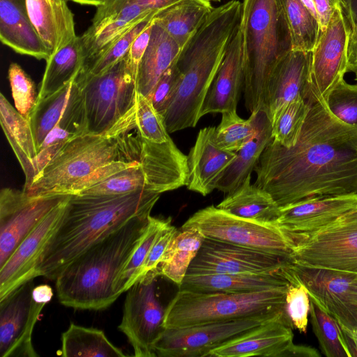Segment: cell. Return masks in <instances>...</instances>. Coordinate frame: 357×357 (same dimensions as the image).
I'll return each mask as SVG.
<instances>
[{"label":"cell","mask_w":357,"mask_h":357,"mask_svg":"<svg viewBox=\"0 0 357 357\" xmlns=\"http://www.w3.org/2000/svg\"><path fill=\"white\" fill-rule=\"evenodd\" d=\"M259 110L251 113L248 119H241L236 110L222 113L221 121L215 128V140L224 150L236 152L257 132Z\"/></svg>","instance_id":"b9f144b4"},{"label":"cell","mask_w":357,"mask_h":357,"mask_svg":"<svg viewBox=\"0 0 357 357\" xmlns=\"http://www.w3.org/2000/svg\"><path fill=\"white\" fill-rule=\"evenodd\" d=\"M46 62L37 101L57 92L77 77L84 62L80 36L51 55Z\"/></svg>","instance_id":"e575fe53"},{"label":"cell","mask_w":357,"mask_h":357,"mask_svg":"<svg viewBox=\"0 0 357 357\" xmlns=\"http://www.w3.org/2000/svg\"><path fill=\"white\" fill-rule=\"evenodd\" d=\"M310 296V319L321 352L326 357H351L338 321Z\"/></svg>","instance_id":"74e56055"},{"label":"cell","mask_w":357,"mask_h":357,"mask_svg":"<svg viewBox=\"0 0 357 357\" xmlns=\"http://www.w3.org/2000/svg\"><path fill=\"white\" fill-rule=\"evenodd\" d=\"M0 123L25 176L23 190H26L36 178L35 161L37 149L29 119L14 108L0 94Z\"/></svg>","instance_id":"f1b7e54d"},{"label":"cell","mask_w":357,"mask_h":357,"mask_svg":"<svg viewBox=\"0 0 357 357\" xmlns=\"http://www.w3.org/2000/svg\"><path fill=\"white\" fill-rule=\"evenodd\" d=\"M182 228L199 229L205 238L273 254L292 261L295 243L275 222L241 218L213 205L190 216Z\"/></svg>","instance_id":"ba28073f"},{"label":"cell","mask_w":357,"mask_h":357,"mask_svg":"<svg viewBox=\"0 0 357 357\" xmlns=\"http://www.w3.org/2000/svg\"><path fill=\"white\" fill-rule=\"evenodd\" d=\"M291 261L357 274V211L298 243Z\"/></svg>","instance_id":"7c38bea8"},{"label":"cell","mask_w":357,"mask_h":357,"mask_svg":"<svg viewBox=\"0 0 357 357\" xmlns=\"http://www.w3.org/2000/svg\"><path fill=\"white\" fill-rule=\"evenodd\" d=\"M206 1H209V2H211H211H213V1L218 2V1H220L221 0H206Z\"/></svg>","instance_id":"e7e4bbea"},{"label":"cell","mask_w":357,"mask_h":357,"mask_svg":"<svg viewBox=\"0 0 357 357\" xmlns=\"http://www.w3.org/2000/svg\"><path fill=\"white\" fill-rule=\"evenodd\" d=\"M321 355L314 347L296 345L294 343L284 352L283 357H319Z\"/></svg>","instance_id":"11a10c76"},{"label":"cell","mask_w":357,"mask_h":357,"mask_svg":"<svg viewBox=\"0 0 357 357\" xmlns=\"http://www.w3.org/2000/svg\"><path fill=\"white\" fill-rule=\"evenodd\" d=\"M313 1L321 33L326 29L334 10L339 6L342 9L344 0H313Z\"/></svg>","instance_id":"f5cc1de1"},{"label":"cell","mask_w":357,"mask_h":357,"mask_svg":"<svg viewBox=\"0 0 357 357\" xmlns=\"http://www.w3.org/2000/svg\"><path fill=\"white\" fill-rule=\"evenodd\" d=\"M68 0H26L30 20L50 56L77 36Z\"/></svg>","instance_id":"484cf974"},{"label":"cell","mask_w":357,"mask_h":357,"mask_svg":"<svg viewBox=\"0 0 357 357\" xmlns=\"http://www.w3.org/2000/svg\"><path fill=\"white\" fill-rule=\"evenodd\" d=\"M342 11L349 22L351 36L357 32V0H344Z\"/></svg>","instance_id":"db71d44e"},{"label":"cell","mask_w":357,"mask_h":357,"mask_svg":"<svg viewBox=\"0 0 357 357\" xmlns=\"http://www.w3.org/2000/svg\"><path fill=\"white\" fill-rule=\"evenodd\" d=\"M356 293H357V278H356Z\"/></svg>","instance_id":"03108f58"},{"label":"cell","mask_w":357,"mask_h":357,"mask_svg":"<svg viewBox=\"0 0 357 357\" xmlns=\"http://www.w3.org/2000/svg\"><path fill=\"white\" fill-rule=\"evenodd\" d=\"M160 195L146 190L115 195H70L63 217L41 256L36 277L54 281L93 244L135 215L151 212Z\"/></svg>","instance_id":"7a4b0ae2"},{"label":"cell","mask_w":357,"mask_h":357,"mask_svg":"<svg viewBox=\"0 0 357 357\" xmlns=\"http://www.w3.org/2000/svg\"><path fill=\"white\" fill-rule=\"evenodd\" d=\"M70 195L33 197L23 190L0 192V267L33 228Z\"/></svg>","instance_id":"5bb4252c"},{"label":"cell","mask_w":357,"mask_h":357,"mask_svg":"<svg viewBox=\"0 0 357 357\" xmlns=\"http://www.w3.org/2000/svg\"><path fill=\"white\" fill-rule=\"evenodd\" d=\"M286 314L279 312L183 328H164L154 344L156 356L205 357L213 349Z\"/></svg>","instance_id":"8fae6325"},{"label":"cell","mask_w":357,"mask_h":357,"mask_svg":"<svg viewBox=\"0 0 357 357\" xmlns=\"http://www.w3.org/2000/svg\"><path fill=\"white\" fill-rule=\"evenodd\" d=\"M340 328L351 357H357V328L350 330L342 326H340Z\"/></svg>","instance_id":"680465c9"},{"label":"cell","mask_w":357,"mask_h":357,"mask_svg":"<svg viewBox=\"0 0 357 357\" xmlns=\"http://www.w3.org/2000/svg\"><path fill=\"white\" fill-rule=\"evenodd\" d=\"M86 132L88 121L84 97L73 81L68 102L61 118L38 150L35 161L36 177L68 142Z\"/></svg>","instance_id":"83f0119b"},{"label":"cell","mask_w":357,"mask_h":357,"mask_svg":"<svg viewBox=\"0 0 357 357\" xmlns=\"http://www.w3.org/2000/svg\"><path fill=\"white\" fill-rule=\"evenodd\" d=\"M176 231L177 229L171 222L160 230L141 269L139 278L158 267L169 243Z\"/></svg>","instance_id":"f907efd6"},{"label":"cell","mask_w":357,"mask_h":357,"mask_svg":"<svg viewBox=\"0 0 357 357\" xmlns=\"http://www.w3.org/2000/svg\"><path fill=\"white\" fill-rule=\"evenodd\" d=\"M284 274L290 282L285 295L284 312L293 328L305 333L308 324L310 301L307 287L290 268H284Z\"/></svg>","instance_id":"ee69618b"},{"label":"cell","mask_w":357,"mask_h":357,"mask_svg":"<svg viewBox=\"0 0 357 357\" xmlns=\"http://www.w3.org/2000/svg\"><path fill=\"white\" fill-rule=\"evenodd\" d=\"M159 267L146 273L128 289L119 329L127 337L136 357L156 356L154 344L164 330L165 309L158 293Z\"/></svg>","instance_id":"30bf717a"},{"label":"cell","mask_w":357,"mask_h":357,"mask_svg":"<svg viewBox=\"0 0 357 357\" xmlns=\"http://www.w3.org/2000/svg\"><path fill=\"white\" fill-rule=\"evenodd\" d=\"M288 286L238 294L179 289L166 306L163 327L183 328L285 312Z\"/></svg>","instance_id":"52a82bcc"},{"label":"cell","mask_w":357,"mask_h":357,"mask_svg":"<svg viewBox=\"0 0 357 357\" xmlns=\"http://www.w3.org/2000/svg\"><path fill=\"white\" fill-rule=\"evenodd\" d=\"M52 296V289L47 284H41L34 287L32 291L33 300L40 303L47 304L51 301Z\"/></svg>","instance_id":"6f0895ef"},{"label":"cell","mask_w":357,"mask_h":357,"mask_svg":"<svg viewBox=\"0 0 357 357\" xmlns=\"http://www.w3.org/2000/svg\"><path fill=\"white\" fill-rule=\"evenodd\" d=\"M240 27L245 105L250 113L264 109L270 75L290 50L288 26L277 0H243Z\"/></svg>","instance_id":"8992f818"},{"label":"cell","mask_w":357,"mask_h":357,"mask_svg":"<svg viewBox=\"0 0 357 357\" xmlns=\"http://www.w3.org/2000/svg\"><path fill=\"white\" fill-rule=\"evenodd\" d=\"M289 284L282 269L263 274H186L178 288L200 293L238 294L280 288Z\"/></svg>","instance_id":"4316f807"},{"label":"cell","mask_w":357,"mask_h":357,"mask_svg":"<svg viewBox=\"0 0 357 357\" xmlns=\"http://www.w3.org/2000/svg\"><path fill=\"white\" fill-rule=\"evenodd\" d=\"M312 51L290 50L277 63L268 81L265 107L271 123L290 102L309 98Z\"/></svg>","instance_id":"ffe728a7"},{"label":"cell","mask_w":357,"mask_h":357,"mask_svg":"<svg viewBox=\"0 0 357 357\" xmlns=\"http://www.w3.org/2000/svg\"><path fill=\"white\" fill-rule=\"evenodd\" d=\"M288 26L291 50L312 51L321 34L317 18L301 0H277Z\"/></svg>","instance_id":"8d00e7d4"},{"label":"cell","mask_w":357,"mask_h":357,"mask_svg":"<svg viewBox=\"0 0 357 357\" xmlns=\"http://www.w3.org/2000/svg\"><path fill=\"white\" fill-rule=\"evenodd\" d=\"M141 148L135 105L107 131L88 132L68 142L24 191L33 197L73 195L82 181L104 165L139 161Z\"/></svg>","instance_id":"5b68a950"},{"label":"cell","mask_w":357,"mask_h":357,"mask_svg":"<svg viewBox=\"0 0 357 357\" xmlns=\"http://www.w3.org/2000/svg\"><path fill=\"white\" fill-rule=\"evenodd\" d=\"M146 189V179L140 162L118 172L82 191V195H115ZM78 195V194H77Z\"/></svg>","instance_id":"f6af8a7d"},{"label":"cell","mask_w":357,"mask_h":357,"mask_svg":"<svg viewBox=\"0 0 357 357\" xmlns=\"http://www.w3.org/2000/svg\"><path fill=\"white\" fill-rule=\"evenodd\" d=\"M0 39L17 53L46 61L50 56L30 20L26 0H0Z\"/></svg>","instance_id":"d4e9b609"},{"label":"cell","mask_w":357,"mask_h":357,"mask_svg":"<svg viewBox=\"0 0 357 357\" xmlns=\"http://www.w3.org/2000/svg\"><path fill=\"white\" fill-rule=\"evenodd\" d=\"M241 3L213 8L175 60L181 77L162 117L168 132L195 127L230 38L240 22Z\"/></svg>","instance_id":"3957f363"},{"label":"cell","mask_w":357,"mask_h":357,"mask_svg":"<svg viewBox=\"0 0 357 357\" xmlns=\"http://www.w3.org/2000/svg\"><path fill=\"white\" fill-rule=\"evenodd\" d=\"M74 81L84 97L89 132L107 131L136 104L137 79L126 56L100 75L77 77Z\"/></svg>","instance_id":"9c48e42d"},{"label":"cell","mask_w":357,"mask_h":357,"mask_svg":"<svg viewBox=\"0 0 357 357\" xmlns=\"http://www.w3.org/2000/svg\"><path fill=\"white\" fill-rule=\"evenodd\" d=\"M273 139L272 126L267 112L259 109L257 133L236 152L234 160L219 178L216 189L228 194L239 187L245 178L251 175L261 153Z\"/></svg>","instance_id":"4dcf8cb0"},{"label":"cell","mask_w":357,"mask_h":357,"mask_svg":"<svg viewBox=\"0 0 357 357\" xmlns=\"http://www.w3.org/2000/svg\"><path fill=\"white\" fill-rule=\"evenodd\" d=\"M291 261L273 254L205 238L186 274L275 273Z\"/></svg>","instance_id":"2e32d148"},{"label":"cell","mask_w":357,"mask_h":357,"mask_svg":"<svg viewBox=\"0 0 357 357\" xmlns=\"http://www.w3.org/2000/svg\"><path fill=\"white\" fill-rule=\"evenodd\" d=\"M33 279L0 300L1 357H37L32 343L34 326L46 304L32 296Z\"/></svg>","instance_id":"e0dca14e"},{"label":"cell","mask_w":357,"mask_h":357,"mask_svg":"<svg viewBox=\"0 0 357 357\" xmlns=\"http://www.w3.org/2000/svg\"><path fill=\"white\" fill-rule=\"evenodd\" d=\"M153 23L154 20L137 36L126 55L127 65L136 79L139 63L149 43Z\"/></svg>","instance_id":"816d5d0a"},{"label":"cell","mask_w":357,"mask_h":357,"mask_svg":"<svg viewBox=\"0 0 357 357\" xmlns=\"http://www.w3.org/2000/svg\"><path fill=\"white\" fill-rule=\"evenodd\" d=\"M243 42L240 22L227 47L200 112L208 114L236 110L243 87Z\"/></svg>","instance_id":"603a6c76"},{"label":"cell","mask_w":357,"mask_h":357,"mask_svg":"<svg viewBox=\"0 0 357 357\" xmlns=\"http://www.w3.org/2000/svg\"><path fill=\"white\" fill-rule=\"evenodd\" d=\"M149 10L160 11L182 0H130Z\"/></svg>","instance_id":"9f6ffc18"},{"label":"cell","mask_w":357,"mask_h":357,"mask_svg":"<svg viewBox=\"0 0 357 357\" xmlns=\"http://www.w3.org/2000/svg\"><path fill=\"white\" fill-rule=\"evenodd\" d=\"M73 81L51 96L38 100L29 121L34 137L37 152L46 136L61 118L68 102Z\"/></svg>","instance_id":"f35d334b"},{"label":"cell","mask_w":357,"mask_h":357,"mask_svg":"<svg viewBox=\"0 0 357 357\" xmlns=\"http://www.w3.org/2000/svg\"><path fill=\"white\" fill-rule=\"evenodd\" d=\"M204 239L205 236L198 228L177 229L159 264L161 275L179 287Z\"/></svg>","instance_id":"836d02e7"},{"label":"cell","mask_w":357,"mask_h":357,"mask_svg":"<svg viewBox=\"0 0 357 357\" xmlns=\"http://www.w3.org/2000/svg\"><path fill=\"white\" fill-rule=\"evenodd\" d=\"M292 329L286 314H282L212 349L207 356L283 357L294 343Z\"/></svg>","instance_id":"7402d4cb"},{"label":"cell","mask_w":357,"mask_h":357,"mask_svg":"<svg viewBox=\"0 0 357 357\" xmlns=\"http://www.w3.org/2000/svg\"><path fill=\"white\" fill-rule=\"evenodd\" d=\"M63 357H125L126 355L114 345L103 331L71 323L61 335Z\"/></svg>","instance_id":"d590c367"},{"label":"cell","mask_w":357,"mask_h":357,"mask_svg":"<svg viewBox=\"0 0 357 357\" xmlns=\"http://www.w3.org/2000/svg\"><path fill=\"white\" fill-rule=\"evenodd\" d=\"M347 72L353 73L354 79L357 81V61L348 66Z\"/></svg>","instance_id":"be15d7a7"},{"label":"cell","mask_w":357,"mask_h":357,"mask_svg":"<svg viewBox=\"0 0 357 357\" xmlns=\"http://www.w3.org/2000/svg\"><path fill=\"white\" fill-rule=\"evenodd\" d=\"M357 211V194L322 196L280 207L275 221L295 246L343 216Z\"/></svg>","instance_id":"ac0fdd59"},{"label":"cell","mask_w":357,"mask_h":357,"mask_svg":"<svg viewBox=\"0 0 357 357\" xmlns=\"http://www.w3.org/2000/svg\"><path fill=\"white\" fill-rule=\"evenodd\" d=\"M171 222V218L150 216L146 230L130 260L118 275L114 284V291L119 296L138 280L141 269L160 230Z\"/></svg>","instance_id":"60d3db41"},{"label":"cell","mask_w":357,"mask_h":357,"mask_svg":"<svg viewBox=\"0 0 357 357\" xmlns=\"http://www.w3.org/2000/svg\"><path fill=\"white\" fill-rule=\"evenodd\" d=\"M255 185L282 207L322 196L357 194V128L311 105L299 137L287 148L273 139L255 165Z\"/></svg>","instance_id":"6da1fadb"},{"label":"cell","mask_w":357,"mask_h":357,"mask_svg":"<svg viewBox=\"0 0 357 357\" xmlns=\"http://www.w3.org/2000/svg\"><path fill=\"white\" fill-rule=\"evenodd\" d=\"M181 77V73L174 61L160 77L152 91L149 99L155 109L162 116L176 92Z\"/></svg>","instance_id":"681fc988"},{"label":"cell","mask_w":357,"mask_h":357,"mask_svg":"<svg viewBox=\"0 0 357 357\" xmlns=\"http://www.w3.org/2000/svg\"><path fill=\"white\" fill-rule=\"evenodd\" d=\"M8 77L15 109L29 119L38 100L35 83L17 63L10 64Z\"/></svg>","instance_id":"c3c4849f"},{"label":"cell","mask_w":357,"mask_h":357,"mask_svg":"<svg viewBox=\"0 0 357 357\" xmlns=\"http://www.w3.org/2000/svg\"><path fill=\"white\" fill-rule=\"evenodd\" d=\"M72 1L73 2L80 3L82 5H89V6H99L104 3L106 0H69Z\"/></svg>","instance_id":"94428289"},{"label":"cell","mask_w":357,"mask_h":357,"mask_svg":"<svg viewBox=\"0 0 357 357\" xmlns=\"http://www.w3.org/2000/svg\"><path fill=\"white\" fill-rule=\"evenodd\" d=\"M350 33L349 24L342 9L337 7L312 51L307 100L312 104L324 101L347 73Z\"/></svg>","instance_id":"4fadbf2b"},{"label":"cell","mask_w":357,"mask_h":357,"mask_svg":"<svg viewBox=\"0 0 357 357\" xmlns=\"http://www.w3.org/2000/svg\"><path fill=\"white\" fill-rule=\"evenodd\" d=\"M312 103L302 97L290 102L271 123L273 140L289 148L295 145Z\"/></svg>","instance_id":"7bdbcfd3"},{"label":"cell","mask_w":357,"mask_h":357,"mask_svg":"<svg viewBox=\"0 0 357 357\" xmlns=\"http://www.w3.org/2000/svg\"><path fill=\"white\" fill-rule=\"evenodd\" d=\"M251 175L217 205L234 215L261 222H275L280 207L266 190L251 184Z\"/></svg>","instance_id":"1f68e13d"},{"label":"cell","mask_w":357,"mask_h":357,"mask_svg":"<svg viewBox=\"0 0 357 357\" xmlns=\"http://www.w3.org/2000/svg\"><path fill=\"white\" fill-rule=\"evenodd\" d=\"M181 47L155 21L137 76V91L149 99L162 75L173 64Z\"/></svg>","instance_id":"f546056e"},{"label":"cell","mask_w":357,"mask_h":357,"mask_svg":"<svg viewBox=\"0 0 357 357\" xmlns=\"http://www.w3.org/2000/svg\"><path fill=\"white\" fill-rule=\"evenodd\" d=\"M159 11H153L137 22L120 38L87 61L77 77L100 75L119 62L128 53L137 36L154 20Z\"/></svg>","instance_id":"ab89813d"},{"label":"cell","mask_w":357,"mask_h":357,"mask_svg":"<svg viewBox=\"0 0 357 357\" xmlns=\"http://www.w3.org/2000/svg\"><path fill=\"white\" fill-rule=\"evenodd\" d=\"M136 123L141 137L155 143L169 139L163 117L155 109L150 99L137 91L135 104Z\"/></svg>","instance_id":"7dc6e473"},{"label":"cell","mask_w":357,"mask_h":357,"mask_svg":"<svg viewBox=\"0 0 357 357\" xmlns=\"http://www.w3.org/2000/svg\"><path fill=\"white\" fill-rule=\"evenodd\" d=\"M357 61V32L350 36L348 48V66Z\"/></svg>","instance_id":"91938a15"},{"label":"cell","mask_w":357,"mask_h":357,"mask_svg":"<svg viewBox=\"0 0 357 357\" xmlns=\"http://www.w3.org/2000/svg\"><path fill=\"white\" fill-rule=\"evenodd\" d=\"M150 216L151 212L135 215L70 263L54 280L59 302L90 310L114 303L119 297L114 282L144 236Z\"/></svg>","instance_id":"277c9868"},{"label":"cell","mask_w":357,"mask_h":357,"mask_svg":"<svg viewBox=\"0 0 357 357\" xmlns=\"http://www.w3.org/2000/svg\"><path fill=\"white\" fill-rule=\"evenodd\" d=\"M301 1L310 10V11L312 13V15L318 20L317 10H316L313 0H301Z\"/></svg>","instance_id":"6125c7cd"},{"label":"cell","mask_w":357,"mask_h":357,"mask_svg":"<svg viewBox=\"0 0 357 357\" xmlns=\"http://www.w3.org/2000/svg\"><path fill=\"white\" fill-rule=\"evenodd\" d=\"M290 268L322 307L340 326L357 328V274L303 266L291 262Z\"/></svg>","instance_id":"9a60e30c"},{"label":"cell","mask_w":357,"mask_h":357,"mask_svg":"<svg viewBox=\"0 0 357 357\" xmlns=\"http://www.w3.org/2000/svg\"><path fill=\"white\" fill-rule=\"evenodd\" d=\"M330 113L339 121L357 128V84L340 80L324 100Z\"/></svg>","instance_id":"bcb514c9"},{"label":"cell","mask_w":357,"mask_h":357,"mask_svg":"<svg viewBox=\"0 0 357 357\" xmlns=\"http://www.w3.org/2000/svg\"><path fill=\"white\" fill-rule=\"evenodd\" d=\"M236 155V152L218 146L215 127L201 129L188 155V189L203 196L210 194Z\"/></svg>","instance_id":"cb8c5ba5"},{"label":"cell","mask_w":357,"mask_h":357,"mask_svg":"<svg viewBox=\"0 0 357 357\" xmlns=\"http://www.w3.org/2000/svg\"><path fill=\"white\" fill-rule=\"evenodd\" d=\"M139 162L149 191L161 194L188 184V156L178 149L171 137L164 143H155L142 137Z\"/></svg>","instance_id":"44dd1931"},{"label":"cell","mask_w":357,"mask_h":357,"mask_svg":"<svg viewBox=\"0 0 357 357\" xmlns=\"http://www.w3.org/2000/svg\"><path fill=\"white\" fill-rule=\"evenodd\" d=\"M213 9L206 0H182L159 11L155 21L181 48Z\"/></svg>","instance_id":"d6a6232c"},{"label":"cell","mask_w":357,"mask_h":357,"mask_svg":"<svg viewBox=\"0 0 357 357\" xmlns=\"http://www.w3.org/2000/svg\"><path fill=\"white\" fill-rule=\"evenodd\" d=\"M69 197L52 209L33 228L0 267V300L22 284L36 278V268L41 256L63 217Z\"/></svg>","instance_id":"d6986e66"}]
</instances>
